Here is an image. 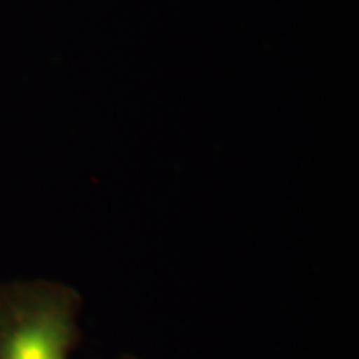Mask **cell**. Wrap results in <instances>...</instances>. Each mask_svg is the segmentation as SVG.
<instances>
[{"label":"cell","instance_id":"2","mask_svg":"<svg viewBox=\"0 0 359 359\" xmlns=\"http://www.w3.org/2000/svg\"><path fill=\"white\" fill-rule=\"evenodd\" d=\"M123 359H133V358H123Z\"/></svg>","mask_w":359,"mask_h":359},{"label":"cell","instance_id":"1","mask_svg":"<svg viewBox=\"0 0 359 359\" xmlns=\"http://www.w3.org/2000/svg\"><path fill=\"white\" fill-rule=\"evenodd\" d=\"M80 296L52 281L0 286V359H67L77 344Z\"/></svg>","mask_w":359,"mask_h":359}]
</instances>
